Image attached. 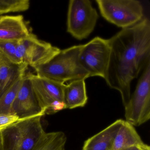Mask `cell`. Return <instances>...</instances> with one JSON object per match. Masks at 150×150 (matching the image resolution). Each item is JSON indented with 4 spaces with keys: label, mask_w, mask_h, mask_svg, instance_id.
I'll return each instance as SVG.
<instances>
[{
    "label": "cell",
    "mask_w": 150,
    "mask_h": 150,
    "mask_svg": "<svg viewBox=\"0 0 150 150\" xmlns=\"http://www.w3.org/2000/svg\"><path fill=\"white\" fill-rule=\"evenodd\" d=\"M102 17L108 22L123 29L141 21L144 8L137 0H96Z\"/></svg>",
    "instance_id": "cell-4"
},
{
    "label": "cell",
    "mask_w": 150,
    "mask_h": 150,
    "mask_svg": "<svg viewBox=\"0 0 150 150\" xmlns=\"http://www.w3.org/2000/svg\"><path fill=\"white\" fill-rule=\"evenodd\" d=\"M19 41L0 40V52L9 61L16 64H20L16 55Z\"/></svg>",
    "instance_id": "cell-19"
},
{
    "label": "cell",
    "mask_w": 150,
    "mask_h": 150,
    "mask_svg": "<svg viewBox=\"0 0 150 150\" xmlns=\"http://www.w3.org/2000/svg\"><path fill=\"white\" fill-rule=\"evenodd\" d=\"M147 145L143 142L134 126L124 120L110 150H123L134 146L144 147Z\"/></svg>",
    "instance_id": "cell-15"
},
{
    "label": "cell",
    "mask_w": 150,
    "mask_h": 150,
    "mask_svg": "<svg viewBox=\"0 0 150 150\" xmlns=\"http://www.w3.org/2000/svg\"><path fill=\"white\" fill-rule=\"evenodd\" d=\"M30 33L23 16H0V40L20 41Z\"/></svg>",
    "instance_id": "cell-11"
},
{
    "label": "cell",
    "mask_w": 150,
    "mask_h": 150,
    "mask_svg": "<svg viewBox=\"0 0 150 150\" xmlns=\"http://www.w3.org/2000/svg\"><path fill=\"white\" fill-rule=\"evenodd\" d=\"M12 113L16 115L19 120L41 114L45 115V110L40 106L26 74L12 104Z\"/></svg>",
    "instance_id": "cell-10"
},
{
    "label": "cell",
    "mask_w": 150,
    "mask_h": 150,
    "mask_svg": "<svg viewBox=\"0 0 150 150\" xmlns=\"http://www.w3.org/2000/svg\"><path fill=\"white\" fill-rule=\"evenodd\" d=\"M28 67L26 64L12 63L0 52V98L26 74Z\"/></svg>",
    "instance_id": "cell-12"
},
{
    "label": "cell",
    "mask_w": 150,
    "mask_h": 150,
    "mask_svg": "<svg viewBox=\"0 0 150 150\" xmlns=\"http://www.w3.org/2000/svg\"><path fill=\"white\" fill-rule=\"evenodd\" d=\"M60 51L31 33L28 37L19 41L16 58L19 64H26L35 69L49 62Z\"/></svg>",
    "instance_id": "cell-9"
},
{
    "label": "cell",
    "mask_w": 150,
    "mask_h": 150,
    "mask_svg": "<svg viewBox=\"0 0 150 150\" xmlns=\"http://www.w3.org/2000/svg\"><path fill=\"white\" fill-rule=\"evenodd\" d=\"M24 75L21 77L16 81L0 98V114H13L12 113V104L21 85Z\"/></svg>",
    "instance_id": "cell-17"
},
{
    "label": "cell",
    "mask_w": 150,
    "mask_h": 150,
    "mask_svg": "<svg viewBox=\"0 0 150 150\" xmlns=\"http://www.w3.org/2000/svg\"><path fill=\"white\" fill-rule=\"evenodd\" d=\"M31 86L36 97L45 115H53L65 109L64 92L65 84L29 73Z\"/></svg>",
    "instance_id": "cell-8"
},
{
    "label": "cell",
    "mask_w": 150,
    "mask_h": 150,
    "mask_svg": "<svg viewBox=\"0 0 150 150\" xmlns=\"http://www.w3.org/2000/svg\"><path fill=\"white\" fill-rule=\"evenodd\" d=\"M123 150H150V147L147 145L144 147H140V146H134L129 147L127 149Z\"/></svg>",
    "instance_id": "cell-21"
},
{
    "label": "cell",
    "mask_w": 150,
    "mask_h": 150,
    "mask_svg": "<svg viewBox=\"0 0 150 150\" xmlns=\"http://www.w3.org/2000/svg\"><path fill=\"white\" fill-rule=\"evenodd\" d=\"M30 6L29 0H0V15L24 12Z\"/></svg>",
    "instance_id": "cell-18"
},
{
    "label": "cell",
    "mask_w": 150,
    "mask_h": 150,
    "mask_svg": "<svg viewBox=\"0 0 150 150\" xmlns=\"http://www.w3.org/2000/svg\"><path fill=\"white\" fill-rule=\"evenodd\" d=\"M82 46L74 45L60 50L49 62L35 68L37 75L64 84L89 78L79 60Z\"/></svg>",
    "instance_id": "cell-2"
},
{
    "label": "cell",
    "mask_w": 150,
    "mask_h": 150,
    "mask_svg": "<svg viewBox=\"0 0 150 150\" xmlns=\"http://www.w3.org/2000/svg\"><path fill=\"white\" fill-rule=\"evenodd\" d=\"M109 63L105 80L120 93L124 107L129 100L132 81L150 61V22L144 17L108 39Z\"/></svg>",
    "instance_id": "cell-1"
},
{
    "label": "cell",
    "mask_w": 150,
    "mask_h": 150,
    "mask_svg": "<svg viewBox=\"0 0 150 150\" xmlns=\"http://www.w3.org/2000/svg\"><path fill=\"white\" fill-rule=\"evenodd\" d=\"M67 138L63 132H45L32 150H66Z\"/></svg>",
    "instance_id": "cell-16"
},
{
    "label": "cell",
    "mask_w": 150,
    "mask_h": 150,
    "mask_svg": "<svg viewBox=\"0 0 150 150\" xmlns=\"http://www.w3.org/2000/svg\"><path fill=\"white\" fill-rule=\"evenodd\" d=\"M85 80L71 81L64 89V100L65 109L84 107L88 101Z\"/></svg>",
    "instance_id": "cell-14"
},
{
    "label": "cell",
    "mask_w": 150,
    "mask_h": 150,
    "mask_svg": "<svg viewBox=\"0 0 150 150\" xmlns=\"http://www.w3.org/2000/svg\"><path fill=\"white\" fill-rule=\"evenodd\" d=\"M125 109V121L139 126L150 119V61L144 69Z\"/></svg>",
    "instance_id": "cell-5"
},
{
    "label": "cell",
    "mask_w": 150,
    "mask_h": 150,
    "mask_svg": "<svg viewBox=\"0 0 150 150\" xmlns=\"http://www.w3.org/2000/svg\"><path fill=\"white\" fill-rule=\"evenodd\" d=\"M44 115L20 119L1 130L5 150H32L45 132L41 123Z\"/></svg>",
    "instance_id": "cell-3"
},
{
    "label": "cell",
    "mask_w": 150,
    "mask_h": 150,
    "mask_svg": "<svg viewBox=\"0 0 150 150\" xmlns=\"http://www.w3.org/2000/svg\"><path fill=\"white\" fill-rule=\"evenodd\" d=\"M123 120L118 119L101 131L88 139L82 150H110L116 135Z\"/></svg>",
    "instance_id": "cell-13"
},
{
    "label": "cell",
    "mask_w": 150,
    "mask_h": 150,
    "mask_svg": "<svg viewBox=\"0 0 150 150\" xmlns=\"http://www.w3.org/2000/svg\"><path fill=\"white\" fill-rule=\"evenodd\" d=\"M110 48L108 39L99 37L83 45L79 57L80 63L89 77L105 79L109 63Z\"/></svg>",
    "instance_id": "cell-7"
},
{
    "label": "cell",
    "mask_w": 150,
    "mask_h": 150,
    "mask_svg": "<svg viewBox=\"0 0 150 150\" xmlns=\"http://www.w3.org/2000/svg\"><path fill=\"white\" fill-rule=\"evenodd\" d=\"M19 120V117L15 114H0V130Z\"/></svg>",
    "instance_id": "cell-20"
},
{
    "label": "cell",
    "mask_w": 150,
    "mask_h": 150,
    "mask_svg": "<svg viewBox=\"0 0 150 150\" xmlns=\"http://www.w3.org/2000/svg\"><path fill=\"white\" fill-rule=\"evenodd\" d=\"M99 15L89 0H71L68 5L67 32L75 39L87 38L96 26Z\"/></svg>",
    "instance_id": "cell-6"
},
{
    "label": "cell",
    "mask_w": 150,
    "mask_h": 150,
    "mask_svg": "<svg viewBox=\"0 0 150 150\" xmlns=\"http://www.w3.org/2000/svg\"><path fill=\"white\" fill-rule=\"evenodd\" d=\"M0 150H5L4 145H3V140H2L1 130H0Z\"/></svg>",
    "instance_id": "cell-22"
}]
</instances>
